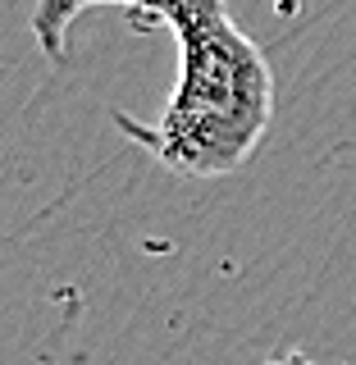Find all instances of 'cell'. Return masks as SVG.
I'll return each instance as SVG.
<instances>
[{"label": "cell", "mask_w": 356, "mask_h": 365, "mask_svg": "<svg viewBox=\"0 0 356 365\" xmlns=\"http://www.w3.org/2000/svg\"><path fill=\"white\" fill-rule=\"evenodd\" d=\"M87 9H119L137 28L160 23L174 32L178 78L160 119L142 128L128 114H114V123L169 174L228 178L260 151L274 119V73L224 0H37L32 41L46 60H64L68 28Z\"/></svg>", "instance_id": "cell-1"}, {"label": "cell", "mask_w": 356, "mask_h": 365, "mask_svg": "<svg viewBox=\"0 0 356 365\" xmlns=\"http://www.w3.org/2000/svg\"><path fill=\"white\" fill-rule=\"evenodd\" d=\"M265 365H325V361H311V356H302V351H279V356H270Z\"/></svg>", "instance_id": "cell-2"}]
</instances>
